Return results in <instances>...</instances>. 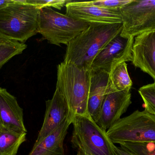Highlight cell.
<instances>
[{"label": "cell", "mask_w": 155, "mask_h": 155, "mask_svg": "<svg viewBox=\"0 0 155 155\" xmlns=\"http://www.w3.org/2000/svg\"><path fill=\"white\" fill-rule=\"evenodd\" d=\"M107 134L114 144L155 142V115L145 110H136L119 119Z\"/></svg>", "instance_id": "obj_6"}, {"label": "cell", "mask_w": 155, "mask_h": 155, "mask_svg": "<svg viewBox=\"0 0 155 155\" xmlns=\"http://www.w3.org/2000/svg\"><path fill=\"white\" fill-rule=\"evenodd\" d=\"M134 40V37L125 38L120 34L115 37L97 56L91 69L102 70L110 74L122 63L132 62Z\"/></svg>", "instance_id": "obj_8"}, {"label": "cell", "mask_w": 155, "mask_h": 155, "mask_svg": "<svg viewBox=\"0 0 155 155\" xmlns=\"http://www.w3.org/2000/svg\"><path fill=\"white\" fill-rule=\"evenodd\" d=\"M131 103V91L110 90L104 98L96 123L107 131L121 119Z\"/></svg>", "instance_id": "obj_10"}, {"label": "cell", "mask_w": 155, "mask_h": 155, "mask_svg": "<svg viewBox=\"0 0 155 155\" xmlns=\"http://www.w3.org/2000/svg\"><path fill=\"white\" fill-rule=\"evenodd\" d=\"M72 120L67 118L56 130L46 137L36 141L28 155H64V142Z\"/></svg>", "instance_id": "obj_15"}, {"label": "cell", "mask_w": 155, "mask_h": 155, "mask_svg": "<svg viewBox=\"0 0 155 155\" xmlns=\"http://www.w3.org/2000/svg\"><path fill=\"white\" fill-rule=\"evenodd\" d=\"M27 46L23 43L12 40L0 43V68L13 57L21 54Z\"/></svg>", "instance_id": "obj_18"}, {"label": "cell", "mask_w": 155, "mask_h": 155, "mask_svg": "<svg viewBox=\"0 0 155 155\" xmlns=\"http://www.w3.org/2000/svg\"><path fill=\"white\" fill-rule=\"evenodd\" d=\"M123 29L120 35L135 37L155 31V0H132L120 9Z\"/></svg>", "instance_id": "obj_7"}, {"label": "cell", "mask_w": 155, "mask_h": 155, "mask_svg": "<svg viewBox=\"0 0 155 155\" xmlns=\"http://www.w3.org/2000/svg\"><path fill=\"white\" fill-rule=\"evenodd\" d=\"M114 151L115 155H134L126 150L117 147L115 145L114 146Z\"/></svg>", "instance_id": "obj_23"}, {"label": "cell", "mask_w": 155, "mask_h": 155, "mask_svg": "<svg viewBox=\"0 0 155 155\" xmlns=\"http://www.w3.org/2000/svg\"><path fill=\"white\" fill-rule=\"evenodd\" d=\"M111 90L110 74L100 70H90L87 112L96 122L105 96Z\"/></svg>", "instance_id": "obj_14"}, {"label": "cell", "mask_w": 155, "mask_h": 155, "mask_svg": "<svg viewBox=\"0 0 155 155\" xmlns=\"http://www.w3.org/2000/svg\"><path fill=\"white\" fill-rule=\"evenodd\" d=\"M133 83L127 71V64L123 62L110 74V86L116 91H131Z\"/></svg>", "instance_id": "obj_17"}, {"label": "cell", "mask_w": 155, "mask_h": 155, "mask_svg": "<svg viewBox=\"0 0 155 155\" xmlns=\"http://www.w3.org/2000/svg\"><path fill=\"white\" fill-rule=\"evenodd\" d=\"M13 0H2L0 1V9L5 7L6 5L12 3Z\"/></svg>", "instance_id": "obj_24"}, {"label": "cell", "mask_w": 155, "mask_h": 155, "mask_svg": "<svg viewBox=\"0 0 155 155\" xmlns=\"http://www.w3.org/2000/svg\"><path fill=\"white\" fill-rule=\"evenodd\" d=\"M76 155H84L82 154L81 153H78V152L77 154Z\"/></svg>", "instance_id": "obj_26"}, {"label": "cell", "mask_w": 155, "mask_h": 155, "mask_svg": "<svg viewBox=\"0 0 155 155\" xmlns=\"http://www.w3.org/2000/svg\"><path fill=\"white\" fill-rule=\"evenodd\" d=\"M90 78V70L65 62L57 66L56 88L66 100L73 119L77 115L88 114Z\"/></svg>", "instance_id": "obj_2"}, {"label": "cell", "mask_w": 155, "mask_h": 155, "mask_svg": "<svg viewBox=\"0 0 155 155\" xmlns=\"http://www.w3.org/2000/svg\"><path fill=\"white\" fill-rule=\"evenodd\" d=\"M40 10L26 0H13L0 9V34L24 43L38 33Z\"/></svg>", "instance_id": "obj_3"}, {"label": "cell", "mask_w": 155, "mask_h": 155, "mask_svg": "<svg viewBox=\"0 0 155 155\" xmlns=\"http://www.w3.org/2000/svg\"><path fill=\"white\" fill-rule=\"evenodd\" d=\"M66 14L89 24L122 23L120 10H107L96 6L89 2L67 1Z\"/></svg>", "instance_id": "obj_9"}, {"label": "cell", "mask_w": 155, "mask_h": 155, "mask_svg": "<svg viewBox=\"0 0 155 155\" xmlns=\"http://www.w3.org/2000/svg\"><path fill=\"white\" fill-rule=\"evenodd\" d=\"M0 127L16 133H27L23 109L16 97L3 88H0Z\"/></svg>", "instance_id": "obj_13"}, {"label": "cell", "mask_w": 155, "mask_h": 155, "mask_svg": "<svg viewBox=\"0 0 155 155\" xmlns=\"http://www.w3.org/2000/svg\"><path fill=\"white\" fill-rule=\"evenodd\" d=\"M26 134L1 128L0 155H16L21 145L26 141Z\"/></svg>", "instance_id": "obj_16"}, {"label": "cell", "mask_w": 155, "mask_h": 155, "mask_svg": "<svg viewBox=\"0 0 155 155\" xmlns=\"http://www.w3.org/2000/svg\"><path fill=\"white\" fill-rule=\"evenodd\" d=\"M138 93L145 105V110L155 115V82L139 88Z\"/></svg>", "instance_id": "obj_20"}, {"label": "cell", "mask_w": 155, "mask_h": 155, "mask_svg": "<svg viewBox=\"0 0 155 155\" xmlns=\"http://www.w3.org/2000/svg\"><path fill=\"white\" fill-rule=\"evenodd\" d=\"M0 129H1V127H0Z\"/></svg>", "instance_id": "obj_27"}, {"label": "cell", "mask_w": 155, "mask_h": 155, "mask_svg": "<svg viewBox=\"0 0 155 155\" xmlns=\"http://www.w3.org/2000/svg\"><path fill=\"white\" fill-rule=\"evenodd\" d=\"M132 56L133 65L149 75L155 82V31L134 37Z\"/></svg>", "instance_id": "obj_11"}, {"label": "cell", "mask_w": 155, "mask_h": 155, "mask_svg": "<svg viewBox=\"0 0 155 155\" xmlns=\"http://www.w3.org/2000/svg\"><path fill=\"white\" fill-rule=\"evenodd\" d=\"M46 111L43 123L36 141L43 139L61 126L67 118L73 121L69 105L56 88L52 98L45 102Z\"/></svg>", "instance_id": "obj_12"}, {"label": "cell", "mask_w": 155, "mask_h": 155, "mask_svg": "<svg viewBox=\"0 0 155 155\" xmlns=\"http://www.w3.org/2000/svg\"><path fill=\"white\" fill-rule=\"evenodd\" d=\"M121 149L134 155H155V142L147 143L124 142L119 144Z\"/></svg>", "instance_id": "obj_19"}, {"label": "cell", "mask_w": 155, "mask_h": 155, "mask_svg": "<svg viewBox=\"0 0 155 155\" xmlns=\"http://www.w3.org/2000/svg\"><path fill=\"white\" fill-rule=\"evenodd\" d=\"M9 40H10V39H8L7 37H5V36L2 35L0 34V43L5 42V41H7Z\"/></svg>", "instance_id": "obj_25"}, {"label": "cell", "mask_w": 155, "mask_h": 155, "mask_svg": "<svg viewBox=\"0 0 155 155\" xmlns=\"http://www.w3.org/2000/svg\"><path fill=\"white\" fill-rule=\"evenodd\" d=\"M72 124L73 147L84 155H115L114 144L107 131L100 127L89 114L74 116Z\"/></svg>", "instance_id": "obj_4"}, {"label": "cell", "mask_w": 155, "mask_h": 155, "mask_svg": "<svg viewBox=\"0 0 155 155\" xmlns=\"http://www.w3.org/2000/svg\"><path fill=\"white\" fill-rule=\"evenodd\" d=\"M26 2L41 10L46 7L56 8L61 10L65 6L67 1L64 0H26Z\"/></svg>", "instance_id": "obj_22"}, {"label": "cell", "mask_w": 155, "mask_h": 155, "mask_svg": "<svg viewBox=\"0 0 155 155\" xmlns=\"http://www.w3.org/2000/svg\"><path fill=\"white\" fill-rule=\"evenodd\" d=\"M123 24H90L66 48L64 62L91 70L97 56L109 42L121 34Z\"/></svg>", "instance_id": "obj_1"}, {"label": "cell", "mask_w": 155, "mask_h": 155, "mask_svg": "<svg viewBox=\"0 0 155 155\" xmlns=\"http://www.w3.org/2000/svg\"><path fill=\"white\" fill-rule=\"evenodd\" d=\"M132 0H102L90 1L91 3L96 6L107 10H120Z\"/></svg>", "instance_id": "obj_21"}, {"label": "cell", "mask_w": 155, "mask_h": 155, "mask_svg": "<svg viewBox=\"0 0 155 155\" xmlns=\"http://www.w3.org/2000/svg\"><path fill=\"white\" fill-rule=\"evenodd\" d=\"M90 24L79 21L54 11L51 7L40 10L38 33L49 43L68 45L87 29Z\"/></svg>", "instance_id": "obj_5"}]
</instances>
